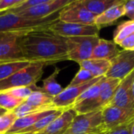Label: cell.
I'll return each instance as SVG.
<instances>
[{"label": "cell", "mask_w": 134, "mask_h": 134, "mask_svg": "<svg viewBox=\"0 0 134 134\" xmlns=\"http://www.w3.org/2000/svg\"><path fill=\"white\" fill-rule=\"evenodd\" d=\"M24 60L45 66L68 60L66 38L58 35L49 27L33 29L19 39Z\"/></svg>", "instance_id": "obj_1"}, {"label": "cell", "mask_w": 134, "mask_h": 134, "mask_svg": "<svg viewBox=\"0 0 134 134\" xmlns=\"http://www.w3.org/2000/svg\"><path fill=\"white\" fill-rule=\"evenodd\" d=\"M58 16L59 12L46 18L28 19L13 13H0V32L28 31L49 27L58 20Z\"/></svg>", "instance_id": "obj_2"}, {"label": "cell", "mask_w": 134, "mask_h": 134, "mask_svg": "<svg viewBox=\"0 0 134 134\" xmlns=\"http://www.w3.org/2000/svg\"><path fill=\"white\" fill-rule=\"evenodd\" d=\"M44 67L45 65L41 63H31L25 68L0 81V91L18 87H32L39 90L36 83L43 75Z\"/></svg>", "instance_id": "obj_3"}, {"label": "cell", "mask_w": 134, "mask_h": 134, "mask_svg": "<svg viewBox=\"0 0 134 134\" xmlns=\"http://www.w3.org/2000/svg\"><path fill=\"white\" fill-rule=\"evenodd\" d=\"M108 132L102 110L77 115L65 134H102Z\"/></svg>", "instance_id": "obj_4"}, {"label": "cell", "mask_w": 134, "mask_h": 134, "mask_svg": "<svg viewBox=\"0 0 134 134\" xmlns=\"http://www.w3.org/2000/svg\"><path fill=\"white\" fill-rule=\"evenodd\" d=\"M99 36H82L66 38L68 46V60L78 64L91 59L95 46L97 45Z\"/></svg>", "instance_id": "obj_5"}, {"label": "cell", "mask_w": 134, "mask_h": 134, "mask_svg": "<svg viewBox=\"0 0 134 134\" xmlns=\"http://www.w3.org/2000/svg\"><path fill=\"white\" fill-rule=\"evenodd\" d=\"M28 31L0 32V64L24 60L19 39Z\"/></svg>", "instance_id": "obj_6"}, {"label": "cell", "mask_w": 134, "mask_h": 134, "mask_svg": "<svg viewBox=\"0 0 134 134\" xmlns=\"http://www.w3.org/2000/svg\"><path fill=\"white\" fill-rule=\"evenodd\" d=\"M96 16L82 5L80 0H71L68 5L59 12L58 20L66 23L95 25Z\"/></svg>", "instance_id": "obj_7"}, {"label": "cell", "mask_w": 134, "mask_h": 134, "mask_svg": "<svg viewBox=\"0 0 134 134\" xmlns=\"http://www.w3.org/2000/svg\"><path fill=\"white\" fill-rule=\"evenodd\" d=\"M49 28L54 33L64 38L82 37V36H99L100 29L96 25H85L66 23L57 20L52 24Z\"/></svg>", "instance_id": "obj_8"}, {"label": "cell", "mask_w": 134, "mask_h": 134, "mask_svg": "<svg viewBox=\"0 0 134 134\" xmlns=\"http://www.w3.org/2000/svg\"><path fill=\"white\" fill-rule=\"evenodd\" d=\"M102 114L108 132L134 122V109L108 105L102 109Z\"/></svg>", "instance_id": "obj_9"}, {"label": "cell", "mask_w": 134, "mask_h": 134, "mask_svg": "<svg viewBox=\"0 0 134 134\" xmlns=\"http://www.w3.org/2000/svg\"><path fill=\"white\" fill-rule=\"evenodd\" d=\"M100 80L89 87L76 100L71 107V109H73L77 115L86 114L98 110H102V106L99 98L100 92Z\"/></svg>", "instance_id": "obj_10"}, {"label": "cell", "mask_w": 134, "mask_h": 134, "mask_svg": "<svg viewBox=\"0 0 134 134\" xmlns=\"http://www.w3.org/2000/svg\"><path fill=\"white\" fill-rule=\"evenodd\" d=\"M106 78L122 80L134 71V50H120L111 61Z\"/></svg>", "instance_id": "obj_11"}, {"label": "cell", "mask_w": 134, "mask_h": 134, "mask_svg": "<svg viewBox=\"0 0 134 134\" xmlns=\"http://www.w3.org/2000/svg\"><path fill=\"white\" fill-rule=\"evenodd\" d=\"M71 0H45L43 2L25 9L17 15L28 19H42L60 12Z\"/></svg>", "instance_id": "obj_12"}, {"label": "cell", "mask_w": 134, "mask_h": 134, "mask_svg": "<svg viewBox=\"0 0 134 134\" xmlns=\"http://www.w3.org/2000/svg\"><path fill=\"white\" fill-rule=\"evenodd\" d=\"M101 78H95L94 79L91 80L90 82L75 86H68L64 88L63 91L57 95V97H53V103L54 106L59 110H68L71 108L76 100L92 85L98 82Z\"/></svg>", "instance_id": "obj_13"}, {"label": "cell", "mask_w": 134, "mask_h": 134, "mask_svg": "<svg viewBox=\"0 0 134 134\" xmlns=\"http://www.w3.org/2000/svg\"><path fill=\"white\" fill-rule=\"evenodd\" d=\"M134 79V71L125 79L121 80L112 100L108 105L117 106L123 108L134 109L131 98V88Z\"/></svg>", "instance_id": "obj_14"}, {"label": "cell", "mask_w": 134, "mask_h": 134, "mask_svg": "<svg viewBox=\"0 0 134 134\" xmlns=\"http://www.w3.org/2000/svg\"><path fill=\"white\" fill-rule=\"evenodd\" d=\"M125 2L126 0H119L116 4L104 11L103 13L97 16L95 18L94 24L99 27L100 30L104 27L115 24L120 17L125 16Z\"/></svg>", "instance_id": "obj_15"}, {"label": "cell", "mask_w": 134, "mask_h": 134, "mask_svg": "<svg viewBox=\"0 0 134 134\" xmlns=\"http://www.w3.org/2000/svg\"><path fill=\"white\" fill-rule=\"evenodd\" d=\"M76 115V112L71 108L64 110L39 134H65Z\"/></svg>", "instance_id": "obj_16"}, {"label": "cell", "mask_w": 134, "mask_h": 134, "mask_svg": "<svg viewBox=\"0 0 134 134\" xmlns=\"http://www.w3.org/2000/svg\"><path fill=\"white\" fill-rule=\"evenodd\" d=\"M117 45L111 40L100 38L97 45L95 46L91 59L105 60L111 61L119 53Z\"/></svg>", "instance_id": "obj_17"}, {"label": "cell", "mask_w": 134, "mask_h": 134, "mask_svg": "<svg viewBox=\"0 0 134 134\" xmlns=\"http://www.w3.org/2000/svg\"><path fill=\"white\" fill-rule=\"evenodd\" d=\"M121 80L111 78L103 77L100 80V102L102 106V109L108 105L112 100L114 94L119 86Z\"/></svg>", "instance_id": "obj_18"}, {"label": "cell", "mask_w": 134, "mask_h": 134, "mask_svg": "<svg viewBox=\"0 0 134 134\" xmlns=\"http://www.w3.org/2000/svg\"><path fill=\"white\" fill-rule=\"evenodd\" d=\"M56 110L45 111H41V112H38V113H35V114H31V115H26L22 118H18L16 120V122H14L12 128L7 133V134L19 133L20 131L33 126L38 121H39L42 118L52 114Z\"/></svg>", "instance_id": "obj_19"}, {"label": "cell", "mask_w": 134, "mask_h": 134, "mask_svg": "<svg viewBox=\"0 0 134 134\" xmlns=\"http://www.w3.org/2000/svg\"><path fill=\"white\" fill-rule=\"evenodd\" d=\"M53 97L41 92L40 90H36L33 91L24 102L30 106L43 111L59 110L54 106L53 103Z\"/></svg>", "instance_id": "obj_20"}, {"label": "cell", "mask_w": 134, "mask_h": 134, "mask_svg": "<svg viewBox=\"0 0 134 134\" xmlns=\"http://www.w3.org/2000/svg\"><path fill=\"white\" fill-rule=\"evenodd\" d=\"M79 64L80 68L89 71L95 78L105 77L111 67V62L109 60L98 59H89Z\"/></svg>", "instance_id": "obj_21"}, {"label": "cell", "mask_w": 134, "mask_h": 134, "mask_svg": "<svg viewBox=\"0 0 134 134\" xmlns=\"http://www.w3.org/2000/svg\"><path fill=\"white\" fill-rule=\"evenodd\" d=\"M60 71V68H55L54 71L42 81V86L39 87V90L52 97H55L59 95L64 90L57 81V78Z\"/></svg>", "instance_id": "obj_22"}, {"label": "cell", "mask_w": 134, "mask_h": 134, "mask_svg": "<svg viewBox=\"0 0 134 134\" xmlns=\"http://www.w3.org/2000/svg\"><path fill=\"white\" fill-rule=\"evenodd\" d=\"M80 2L87 10L98 16L116 4L119 0H80Z\"/></svg>", "instance_id": "obj_23"}, {"label": "cell", "mask_w": 134, "mask_h": 134, "mask_svg": "<svg viewBox=\"0 0 134 134\" xmlns=\"http://www.w3.org/2000/svg\"><path fill=\"white\" fill-rule=\"evenodd\" d=\"M63 110H56L52 114L42 118L39 121H38L36 123H35L33 126L20 131L17 134H35L41 133L42 130H44L53 121H54L57 117H59L61 113L63 112Z\"/></svg>", "instance_id": "obj_24"}, {"label": "cell", "mask_w": 134, "mask_h": 134, "mask_svg": "<svg viewBox=\"0 0 134 134\" xmlns=\"http://www.w3.org/2000/svg\"><path fill=\"white\" fill-rule=\"evenodd\" d=\"M31 63L27 60H18L0 64V81L4 80L19 71L27 67Z\"/></svg>", "instance_id": "obj_25"}, {"label": "cell", "mask_w": 134, "mask_h": 134, "mask_svg": "<svg viewBox=\"0 0 134 134\" xmlns=\"http://www.w3.org/2000/svg\"><path fill=\"white\" fill-rule=\"evenodd\" d=\"M134 33V20H126L121 22L115 29L113 35V42L119 45L124 38Z\"/></svg>", "instance_id": "obj_26"}, {"label": "cell", "mask_w": 134, "mask_h": 134, "mask_svg": "<svg viewBox=\"0 0 134 134\" xmlns=\"http://www.w3.org/2000/svg\"><path fill=\"white\" fill-rule=\"evenodd\" d=\"M23 102L24 101L16 98L8 91H0V108L6 111H13Z\"/></svg>", "instance_id": "obj_27"}, {"label": "cell", "mask_w": 134, "mask_h": 134, "mask_svg": "<svg viewBox=\"0 0 134 134\" xmlns=\"http://www.w3.org/2000/svg\"><path fill=\"white\" fill-rule=\"evenodd\" d=\"M17 117L13 111H6L0 116V134H7L13 126Z\"/></svg>", "instance_id": "obj_28"}, {"label": "cell", "mask_w": 134, "mask_h": 134, "mask_svg": "<svg viewBox=\"0 0 134 134\" xmlns=\"http://www.w3.org/2000/svg\"><path fill=\"white\" fill-rule=\"evenodd\" d=\"M94 79H95V77L89 71L80 68L79 71L75 75V77L72 79V80L69 83L68 86H80V85L87 83V82H90L91 80H93Z\"/></svg>", "instance_id": "obj_29"}, {"label": "cell", "mask_w": 134, "mask_h": 134, "mask_svg": "<svg viewBox=\"0 0 134 134\" xmlns=\"http://www.w3.org/2000/svg\"><path fill=\"white\" fill-rule=\"evenodd\" d=\"M13 111L18 119V118H22V117H24V116L31 115V114H35V113L45 111L38 109V108H35L32 106H30L27 103L23 102L17 108H16Z\"/></svg>", "instance_id": "obj_30"}, {"label": "cell", "mask_w": 134, "mask_h": 134, "mask_svg": "<svg viewBox=\"0 0 134 134\" xmlns=\"http://www.w3.org/2000/svg\"><path fill=\"white\" fill-rule=\"evenodd\" d=\"M36 90H36L32 87H18V88H14V89H11V90H5V91H8L11 95H13L16 98H18L23 101H25L29 97V96L32 93V92L36 91Z\"/></svg>", "instance_id": "obj_31"}, {"label": "cell", "mask_w": 134, "mask_h": 134, "mask_svg": "<svg viewBox=\"0 0 134 134\" xmlns=\"http://www.w3.org/2000/svg\"><path fill=\"white\" fill-rule=\"evenodd\" d=\"M45 0H24L20 5H19L18 6L12 9H9V11H6V12H9V13H15V14H17L25 9H27L31 7H33L36 5H38L42 2H43Z\"/></svg>", "instance_id": "obj_32"}, {"label": "cell", "mask_w": 134, "mask_h": 134, "mask_svg": "<svg viewBox=\"0 0 134 134\" xmlns=\"http://www.w3.org/2000/svg\"><path fill=\"white\" fill-rule=\"evenodd\" d=\"M24 0H0V13H4L20 5Z\"/></svg>", "instance_id": "obj_33"}, {"label": "cell", "mask_w": 134, "mask_h": 134, "mask_svg": "<svg viewBox=\"0 0 134 134\" xmlns=\"http://www.w3.org/2000/svg\"><path fill=\"white\" fill-rule=\"evenodd\" d=\"M119 45L124 50H134V33L124 38Z\"/></svg>", "instance_id": "obj_34"}, {"label": "cell", "mask_w": 134, "mask_h": 134, "mask_svg": "<svg viewBox=\"0 0 134 134\" xmlns=\"http://www.w3.org/2000/svg\"><path fill=\"white\" fill-rule=\"evenodd\" d=\"M124 9L125 16L129 17L130 20H134V0H126Z\"/></svg>", "instance_id": "obj_35"}, {"label": "cell", "mask_w": 134, "mask_h": 134, "mask_svg": "<svg viewBox=\"0 0 134 134\" xmlns=\"http://www.w3.org/2000/svg\"><path fill=\"white\" fill-rule=\"evenodd\" d=\"M133 123L134 122H132L130 124H128V125L111 130L107 132L105 134H130L131 128H132V126Z\"/></svg>", "instance_id": "obj_36"}, {"label": "cell", "mask_w": 134, "mask_h": 134, "mask_svg": "<svg viewBox=\"0 0 134 134\" xmlns=\"http://www.w3.org/2000/svg\"><path fill=\"white\" fill-rule=\"evenodd\" d=\"M131 98H132V103H133V106L134 108V79L132 84V88H131Z\"/></svg>", "instance_id": "obj_37"}, {"label": "cell", "mask_w": 134, "mask_h": 134, "mask_svg": "<svg viewBox=\"0 0 134 134\" xmlns=\"http://www.w3.org/2000/svg\"><path fill=\"white\" fill-rule=\"evenodd\" d=\"M5 112H6V111H5V110H3V109L0 108V116H1V115H2Z\"/></svg>", "instance_id": "obj_38"}, {"label": "cell", "mask_w": 134, "mask_h": 134, "mask_svg": "<svg viewBox=\"0 0 134 134\" xmlns=\"http://www.w3.org/2000/svg\"><path fill=\"white\" fill-rule=\"evenodd\" d=\"M130 134H134V123L132 126V128H131V132H130Z\"/></svg>", "instance_id": "obj_39"}, {"label": "cell", "mask_w": 134, "mask_h": 134, "mask_svg": "<svg viewBox=\"0 0 134 134\" xmlns=\"http://www.w3.org/2000/svg\"><path fill=\"white\" fill-rule=\"evenodd\" d=\"M35 134H39V133H35Z\"/></svg>", "instance_id": "obj_40"}, {"label": "cell", "mask_w": 134, "mask_h": 134, "mask_svg": "<svg viewBox=\"0 0 134 134\" xmlns=\"http://www.w3.org/2000/svg\"><path fill=\"white\" fill-rule=\"evenodd\" d=\"M102 134H105V133H102Z\"/></svg>", "instance_id": "obj_41"}]
</instances>
